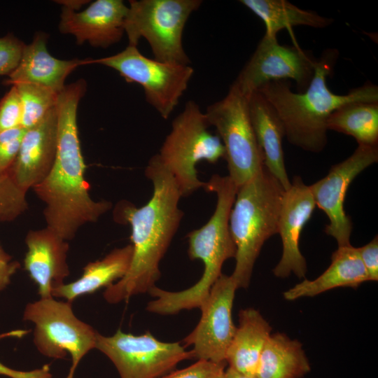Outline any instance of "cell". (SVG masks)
Masks as SVG:
<instances>
[{
    "label": "cell",
    "instance_id": "1",
    "mask_svg": "<svg viewBox=\"0 0 378 378\" xmlns=\"http://www.w3.org/2000/svg\"><path fill=\"white\" fill-rule=\"evenodd\" d=\"M145 175L153 187L148 202L137 208L121 201L114 210L116 222L130 225L132 255L125 275L104 292V299L111 304L148 293L155 286L161 275L160 262L183 217L178 207V188L157 154L148 160Z\"/></svg>",
    "mask_w": 378,
    "mask_h": 378
},
{
    "label": "cell",
    "instance_id": "2",
    "mask_svg": "<svg viewBox=\"0 0 378 378\" xmlns=\"http://www.w3.org/2000/svg\"><path fill=\"white\" fill-rule=\"evenodd\" d=\"M86 89V82L80 79L65 85L58 94L55 158L46 177L32 188L46 205V227L65 241L73 239L81 226L96 222L111 208V202L90 197L84 178L85 164L78 137L77 108Z\"/></svg>",
    "mask_w": 378,
    "mask_h": 378
},
{
    "label": "cell",
    "instance_id": "3",
    "mask_svg": "<svg viewBox=\"0 0 378 378\" xmlns=\"http://www.w3.org/2000/svg\"><path fill=\"white\" fill-rule=\"evenodd\" d=\"M335 49L316 59L313 77L305 90L294 92L286 80H272L258 90L279 116L289 143L312 153L322 151L328 141L326 122L338 108L357 102H378V87L371 83L346 94L332 92L327 85L337 59Z\"/></svg>",
    "mask_w": 378,
    "mask_h": 378
},
{
    "label": "cell",
    "instance_id": "4",
    "mask_svg": "<svg viewBox=\"0 0 378 378\" xmlns=\"http://www.w3.org/2000/svg\"><path fill=\"white\" fill-rule=\"evenodd\" d=\"M204 190L216 193V209L204 225L186 235L188 256L191 260H200L204 264V272L200 280L187 289L161 293L160 304L167 315L176 314L182 310L200 309L222 274L223 263L236 255L229 218L237 188L228 176L214 174L206 182Z\"/></svg>",
    "mask_w": 378,
    "mask_h": 378
},
{
    "label": "cell",
    "instance_id": "5",
    "mask_svg": "<svg viewBox=\"0 0 378 378\" xmlns=\"http://www.w3.org/2000/svg\"><path fill=\"white\" fill-rule=\"evenodd\" d=\"M284 189L265 165L237 188L229 227L236 245L230 275L237 289L249 286L254 264L265 242L278 233Z\"/></svg>",
    "mask_w": 378,
    "mask_h": 378
},
{
    "label": "cell",
    "instance_id": "6",
    "mask_svg": "<svg viewBox=\"0 0 378 378\" xmlns=\"http://www.w3.org/2000/svg\"><path fill=\"white\" fill-rule=\"evenodd\" d=\"M209 127L200 106L193 101L187 102L173 120L171 130L157 153L173 176L181 197L189 196L206 186V182L198 178V162L215 164L225 158L220 139L211 134Z\"/></svg>",
    "mask_w": 378,
    "mask_h": 378
},
{
    "label": "cell",
    "instance_id": "7",
    "mask_svg": "<svg viewBox=\"0 0 378 378\" xmlns=\"http://www.w3.org/2000/svg\"><path fill=\"white\" fill-rule=\"evenodd\" d=\"M201 0H132L125 22L128 46L137 47L145 38L154 59L169 63L190 64L183 46V34L190 15Z\"/></svg>",
    "mask_w": 378,
    "mask_h": 378
},
{
    "label": "cell",
    "instance_id": "8",
    "mask_svg": "<svg viewBox=\"0 0 378 378\" xmlns=\"http://www.w3.org/2000/svg\"><path fill=\"white\" fill-rule=\"evenodd\" d=\"M251 95L232 83L227 94L210 104L205 113L225 148L228 176L238 188L264 165V158L251 122Z\"/></svg>",
    "mask_w": 378,
    "mask_h": 378
},
{
    "label": "cell",
    "instance_id": "9",
    "mask_svg": "<svg viewBox=\"0 0 378 378\" xmlns=\"http://www.w3.org/2000/svg\"><path fill=\"white\" fill-rule=\"evenodd\" d=\"M23 319L34 323V342L41 354L56 359L71 355L66 378H73L80 360L95 348L98 332L75 316L70 302L41 298L27 304Z\"/></svg>",
    "mask_w": 378,
    "mask_h": 378
},
{
    "label": "cell",
    "instance_id": "10",
    "mask_svg": "<svg viewBox=\"0 0 378 378\" xmlns=\"http://www.w3.org/2000/svg\"><path fill=\"white\" fill-rule=\"evenodd\" d=\"M92 64L111 68L127 82L140 85L146 102L165 120L178 104L194 74L190 64L151 59L132 46L117 54L92 59Z\"/></svg>",
    "mask_w": 378,
    "mask_h": 378
},
{
    "label": "cell",
    "instance_id": "11",
    "mask_svg": "<svg viewBox=\"0 0 378 378\" xmlns=\"http://www.w3.org/2000/svg\"><path fill=\"white\" fill-rule=\"evenodd\" d=\"M95 348L111 360L120 378H159L180 362L195 358L181 342H162L150 332L134 335L118 330L111 336L98 332Z\"/></svg>",
    "mask_w": 378,
    "mask_h": 378
},
{
    "label": "cell",
    "instance_id": "12",
    "mask_svg": "<svg viewBox=\"0 0 378 378\" xmlns=\"http://www.w3.org/2000/svg\"><path fill=\"white\" fill-rule=\"evenodd\" d=\"M316 62L298 46L281 45L276 35L265 34L233 83L251 95L270 81L292 79L302 92L313 77Z\"/></svg>",
    "mask_w": 378,
    "mask_h": 378
},
{
    "label": "cell",
    "instance_id": "13",
    "mask_svg": "<svg viewBox=\"0 0 378 378\" xmlns=\"http://www.w3.org/2000/svg\"><path fill=\"white\" fill-rule=\"evenodd\" d=\"M377 160L378 146L358 145L348 158L332 165L325 177L309 186L316 206L329 220L325 232L336 240L338 247L351 245L353 224L344 208L349 185Z\"/></svg>",
    "mask_w": 378,
    "mask_h": 378
},
{
    "label": "cell",
    "instance_id": "14",
    "mask_svg": "<svg viewBox=\"0 0 378 378\" xmlns=\"http://www.w3.org/2000/svg\"><path fill=\"white\" fill-rule=\"evenodd\" d=\"M237 289L232 276L222 274L201 305L199 323L183 340L185 347L192 346L195 359L226 363L227 351L237 328L232 317Z\"/></svg>",
    "mask_w": 378,
    "mask_h": 378
},
{
    "label": "cell",
    "instance_id": "15",
    "mask_svg": "<svg viewBox=\"0 0 378 378\" xmlns=\"http://www.w3.org/2000/svg\"><path fill=\"white\" fill-rule=\"evenodd\" d=\"M315 206L309 186L306 185L300 176H295L290 188L284 191L281 201L278 233L282 241L283 252L273 269L276 277L286 278L291 273L299 278L305 276L307 262L300 252L299 240Z\"/></svg>",
    "mask_w": 378,
    "mask_h": 378
},
{
    "label": "cell",
    "instance_id": "16",
    "mask_svg": "<svg viewBox=\"0 0 378 378\" xmlns=\"http://www.w3.org/2000/svg\"><path fill=\"white\" fill-rule=\"evenodd\" d=\"M127 11L122 0H97L80 12L62 7L59 29L78 44L106 48L122 38Z\"/></svg>",
    "mask_w": 378,
    "mask_h": 378
},
{
    "label": "cell",
    "instance_id": "17",
    "mask_svg": "<svg viewBox=\"0 0 378 378\" xmlns=\"http://www.w3.org/2000/svg\"><path fill=\"white\" fill-rule=\"evenodd\" d=\"M56 106L36 125L25 130L10 174L25 192L42 181L50 171L56 155Z\"/></svg>",
    "mask_w": 378,
    "mask_h": 378
},
{
    "label": "cell",
    "instance_id": "18",
    "mask_svg": "<svg viewBox=\"0 0 378 378\" xmlns=\"http://www.w3.org/2000/svg\"><path fill=\"white\" fill-rule=\"evenodd\" d=\"M27 252L24 269L38 286L41 298H52V290L69 276V244L48 227L29 231L25 239Z\"/></svg>",
    "mask_w": 378,
    "mask_h": 378
},
{
    "label": "cell",
    "instance_id": "19",
    "mask_svg": "<svg viewBox=\"0 0 378 378\" xmlns=\"http://www.w3.org/2000/svg\"><path fill=\"white\" fill-rule=\"evenodd\" d=\"M47 36L38 33L32 42L25 45L20 62L5 83H33L59 94L65 87L66 77L78 66L92 64V59H57L46 47Z\"/></svg>",
    "mask_w": 378,
    "mask_h": 378
},
{
    "label": "cell",
    "instance_id": "20",
    "mask_svg": "<svg viewBox=\"0 0 378 378\" xmlns=\"http://www.w3.org/2000/svg\"><path fill=\"white\" fill-rule=\"evenodd\" d=\"M248 109L253 129L263 155L264 165L286 190L291 181L284 163L283 125L273 107L258 91L251 94Z\"/></svg>",
    "mask_w": 378,
    "mask_h": 378
},
{
    "label": "cell",
    "instance_id": "21",
    "mask_svg": "<svg viewBox=\"0 0 378 378\" xmlns=\"http://www.w3.org/2000/svg\"><path fill=\"white\" fill-rule=\"evenodd\" d=\"M369 281L358 249L351 245L338 247L331 255L327 270L313 280L304 279L284 293L286 300L293 301L314 297L339 287L357 288Z\"/></svg>",
    "mask_w": 378,
    "mask_h": 378
},
{
    "label": "cell",
    "instance_id": "22",
    "mask_svg": "<svg viewBox=\"0 0 378 378\" xmlns=\"http://www.w3.org/2000/svg\"><path fill=\"white\" fill-rule=\"evenodd\" d=\"M271 331L270 325L258 310L241 309L239 313V326L226 354L228 368L244 375L255 376Z\"/></svg>",
    "mask_w": 378,
    "mask_h": 378
},
{
    "label": "cell",
    "instance_id": "23",
    "mask_svg": "<svg viewBox=\"0 0 378 378\" xmlns=\"http://www.w3.org/2000/svg\"><path fill=\"white\" fill-rule=\"evenodd\" d=\"M132 246L115 248L104 258L88 263L77 280L62 284L52 290V296L63 298L71 302L76 298L107 288L127 273L132 260Z\"/></svg>",
    "mask_w": 378,
    "mask_h": 378
},
{
    "label": "cell",
    "instance_id": "24",
    "mask_svg": "<svg viewBox=\"0 0 378 378\" xmlns=\"http://www.w3.org/2000/svg\"><path fill=\"white\" fill-rule=\"evenodd\" d=\"M311 370L309 359L297 340L277 332L268 338L260 356L257 378H302Z\"/></svg>",
    "mask_w": 378,
    "mask_h": 378
},
{
    "label": "cell",
    "instance_id": "25",
    "mask_svg": "<svg viewBox=\"0 0 378 378\" xmlns=\"http://www.w3.org/2000/svg\"><path fill=\"white\" fill-rule=\"evenodd\" d=\"M239 2L263 22L267 34L276 35L284 29L295 26L325 28L333 19L300 8L286 0H241Z\"/></svg>",
    "mask_w": 378,
    "mask_h": 378
},
{
    "label": "cell",
    "instance_id": "26",
    "mask_svg": "<svg viewBox=\"0 0 378 378\" xmlns=\"http://www.w3.org/2000/svg\"><path fill=\"white\" fill-rule=\"evenodd\" d=\"M326 127L354 137L358 145L378 146V102L344 105L330 114Z\"/></svg>",
    "mask_w": 378,
    "mask_h": 378
},
{
    "label": "cell",
    "instance_id": "27",
    "mask_svg": "<svg viewBox=\"0 0 378 378\" xmlns=\"http://www.w3.org/2000/svg\"><path fill=\"white\" fill-rule=\"evenodd\" d=\"M22 107L21 127L27 130L38 123L56 106L58 94L46 87L33 83L14 84Z\"/></svg>",
    "mask_w": 378,
    "mask_h": 378
},
{
    "label": "cell",
    "instance_id": "28",
    "mask_svg": "<svg viewBox=\"0 0 378 378\" xmlns=\"http://www.w3.org/2000/svg\"><path fill=\"white\" fill-rule=\"evenodd\" d=\"M26 193L15 183L10 171L0 174V223L15 219L27 209Z\"/></svg>",
    "mask_w": 378,
    "mask_h": 378
},
{
    "label": "cell",
    "instance_id": "29",
    "mask_svg": "<svg viewBox=\"0 0 378 378\" xmlns=\"http://www.w3.org/2000/svg\"><path fill=\"white\" fill-rule=\"evenodd\" d=\"M25 130L19 127L0 132V174L10 171L18 153Z\"/></svg>",
    "mask_w": 378,
    "mask_h": 378
},
{
    "label": "cell",
    "instance_id": "30",
    "mask_svg": "<svg viewBox=\"0 0 378 378\" xmlns=\"http://www.w3.org/2000/svg\"><path fill=\"white\" fill-rule=\"evenodd\" d=\"M22 107L15 85L0 100V132L21 127Z\"/></svg>",
    "mask_w": 378,
    "mask_h": 378
},
{
    "label": "cell",
    "instance_id": "31",
    "mask_svg": "<svg viewBox=\"0 0 378 378\" xmlns=\"http://www.w3.org/2000/svg\"><path fill=\"white\" fill-rule=\"evenodd\" d=\"M25 44L13 36L0 38V76H9L18 66Z\"/></svg>",
    "mask_w": 378,
    "mask_h": 378
},
{
    "label": "cell",
    "instance_id": "32",
    "mask_svg": "<svg viewBox=\"0 0 378 378\" xmlns=\"http://www.w3.org/2000/svg\"><path fill=\"white\" fill-rule=\"evenodd\" d=\"M227 363H216L197 360L194 364L181 370H174L159 378H212L225 370Z\"/></svg>",
    "mask_w": 378,
    "mask_h": 378
},
{
    "label": "cell",
    "instance_id": "33",
    "mask_svg": "<svg viewBox=\"0 0 378 378\" xmlns=\"http://www.w3.org/2000/svg\"><path fill=\"white\" fill-rule=\"evenodd\" d=\"M369 281L378 280V238L376 235L367 244L357 248Z\"/></svg>",
    "mask_w": 378,
    "mask_h": 378
},
{
    "label": "cell",
    "instance_id": "34",
    "mask_svg": "<svg viewBox=\"0 0 378 378\" xmlns=\"http://www.w3.org/2000/svg\"><path fill=\"white\" fill-rule=\"evenodd\" d=\"M20 266L19 262L13 260L0 244V292L10 284L12 276Z\"/></svg>",
    "mask_w": 378,
    "mask_h": 378
},
{
    "label": "cell",
    "instance_id": "35",
    "mask_svg": "<svg viewBox=\"0 0 378 378\" xmlns=\"http://www.w3.org/2000/svg\"><path fill=\"white\" fill-rule=\"evenodd\" d=\"M58 4H62L64 8H66L73 10H78L83 5L86 4L88 1H81V0H65V1H57Z\"/></svg>",
    "mask_w": 378,
    "mask_h": 378
},
{
    "label": "cell",
    "instance_id": "36",
    "mask_svg": "<svg viewBox=\"0 0 378 378\" xmlns=\"http://www.w3.org/2000/svg\"><path fill=\"white\" fill-rule=\"evenodd\" d=\"M225 374L227 378H257L255 376H248L240 374L229 368L225 369Z\"/></svg>",
    "mask_w": 378,
    "mask_h": 378
},
{
    "label": "cell",
    "instance_id": "37",
    "mask_svg": "<svg viewBox=\"0 0 378 378\" xmlns=\"http://www.w3.org/2000/svg\"><path fill=\"white\" fill-rule=\"evenodd\" d=\"M212 378H227L226 374H225V370L220 372L219 374L215 375Z\"/></svg>",
    "mask_w": 378,
    "mask_h": 378
}]
</instances>
